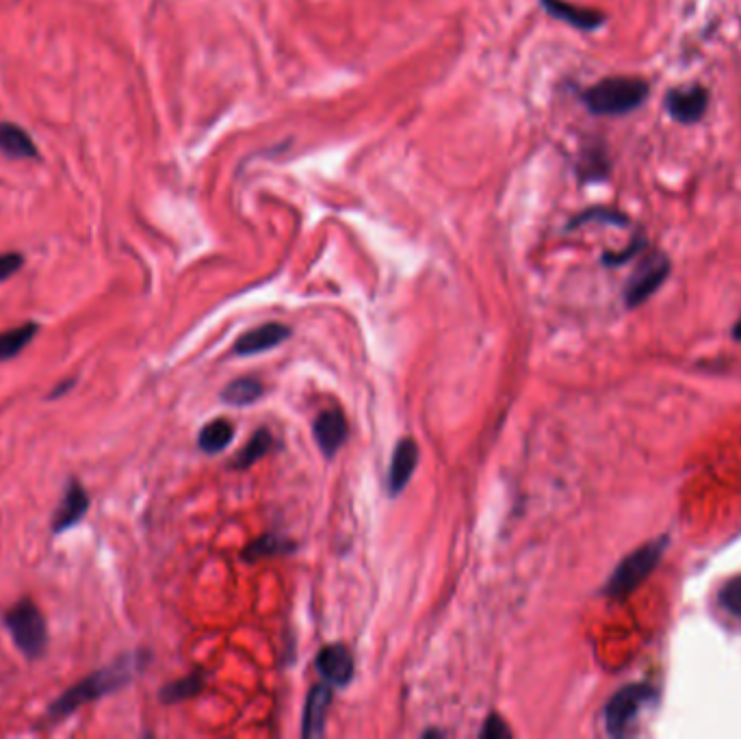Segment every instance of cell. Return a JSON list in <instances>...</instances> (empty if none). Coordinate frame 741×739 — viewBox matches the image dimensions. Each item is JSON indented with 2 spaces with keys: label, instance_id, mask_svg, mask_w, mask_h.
Here are the masks:
<instances>
[{
  "label": "cell",
  "instance_id": "obj_14",
  "mask_svg": "<svg viewBox=\"0 0 741 739\" xmlns=\"http://www.w3.org/2000/svg\"><path fill=\"white\" fill-rule=\"evenodd\" d=\"M0 152L13 161L39 159V148L33 137L16 122H0Z\"/></svg>",
  "mask_w": 741,
  "mask_h": 739
},
{
  "label": "cell",
  "instance_id": "obj_20",
  "mask_svg": "<svg viewBox=\"0 0 741 739\" xmlns=\"http://www.w3.org/2000/svg\"><path fill=\"white\" fill-rule=\"evenodd\" d=\"M271 434L267 430H258L252 438L250 443H247L237 458H234V469H247V466H252L254 462H258L263 456H267V451L271 449Z\"/></svg>",
  "mask_w": 741,
  "mask_h": 739
},
{
  "label": "cell",
  "instance_id": "obj_4",
  "mask_svg": "<svg viewBox=\"0 0 741 739\" xmlns=\"http://www.w3.org/2000/svg\"><path fill=\"white\" fill-rule=\"evenodd\" d=\"M668 538H659L644 544L631 555L624 557V560L618 564L614 570V575L609 577L605 594L609 599H624V596L631 594L640 583L653 573L655 566L659 564L663 551H666Z\"/></svg>",
  "mask_w": 741,
  "mask_h": 739
},
{
  "label": "cell",
  "instance_id": "obj_16",
  "mask_svg": "<svg viewBox=\"0 0 741 739\" xmlns=\"http://www.w3.org/2000/svg\"><path fill=\"white\" fill-rule=\"evenodd\" d=\"M39 334V323L37 321H26L18 328H9L0 332V365L18 358L26 347H29L35 336Z\"/></svg>",
  "mask_w": 741,
  "mask_h": 739
},
{
  "label": "cell",
  "instance_id": "obj_22",
  "mask_svg": "<svg viewBox=\"0 0 741 739\" xmlns=\"http://www.w3.org/2000/svg\"><path fill=\"white\" fill-rule=\"evenodd\" d=\"M581 163H583V167H581L583 178H588V180L590 178H603L607 174V157L601 150L583 154Z\"/></svg>",
  "mask_w": 741,
  "mask_h": 739
},
{
  "label": "cell",
  "instance_id": "obj_1",
  "mask_svg": "<svg viewBox=\"0 0 741 739\" xmlns=\"http://www.w3.org/2000/svg\"><path fill=\"white\" fill-rule=\"evenodd\" d=\"M146 661H148L146 655L135 651V653L117 657L113 664L87 674L85 679L74 683L59 698L52 700L48 711H46L44 722L46 724H57L63 718L72 716V713L81 709L83 705H89L98 698H104V696H109L117 690H122V687H126L130 681L137 677L141 668L146 666Z\"/></svg>",
  "mask_w": 741,
  "mask_h": 739
},
{
  "label": "cell",
  "instance_id": "obj_23",
  "mask_svg": "<svg viewBox=\"0 0 741 739\" xmlns=\"http://www.w3.org/2000/svg\"><path fill=\"white\" fill-rule=\"evenodd\" d=\"M720 601L728 609V612H731L737 618H741V579H733V581L726 583V586L720 592Z\"/></svg>",
  "mask_w": 741,
  "mask_h": 739
},
{
  "label": "cell",
  "instance_id": "obj_12",
  "mask_svg": "<svg viewBox=\"0 0 741 739\" xmlns=\"http://www.w3.org/2000/svg\"><path fill=\"white\" fill-rule=\"evenodd\" d=\"M291 336V330L282 326V323H265V326H258L250 332H245L239 336L237 345H234V354L237 356H254L260 352H267V349L278 347Z\"/></svg>",
  "mask_w": 741,
  "mask_h": 739
},
{
  "label": "cell",
  "instance_id": "obj_9",
  "mask_svg": "<svg viewBox=\"0 0 741 739\" xmlns=\"http://www.w3.org/2000/svg\"><path fill=\"white\" fill-rule=\"evenodd\" d=\"M540 3L546 9V14L559 22L570 24V27H575L579 31H596L601 29L607 20L603 11L568 3V0H540Z\"/></svg>",
  "mask_w": 741,
  "mask_h": 739
},
{
  "label": "cell",
  "instance_id": "obj_17",
  "mask_svg": "<svg viewBox=\"0 0 741 739\" xmlns=\"http://www.w3.org/2000/svg\"><path fill=\"white\" fill-rule=\"evenodd\" d=\"M232 438H234L232 423L226 419H215L202 427V432L198 436V447L204 453H219L232 443Z\"/></svg>",
  "mask_w": 741,
  "mask_h": 739
},
{
  "label": "cell",
  "instance_id": "obj_27",
  "mask_svg": "<svg viewBox=\"0 0 741 739\" xmlns=\"http://www.w3.org/2000/svg\"><path fill=\"white\" fill-rule=\"evenodd\" d=\"M733 334H735V339H739V341H741V319L737 321V326H735V330H733Z\"/></svg>",
  "mask_w": 741,
  "mask_h": 739
},
{
  "label": "cell",
  "instance_id": "obj_26",
  "mask_svg": "<svg viewBox=\"0 0 741 739\" xmlns=\"http://www.w3.org/2000/svg\"><path fill=\"white\" fill-rule=\"evenodd\" d=\"M76 382H78V378H63L59 384H55V386L50 388V393L46 395V399L48 401H57V399H61L65 395H70V391L76 386Z\"/></svg>",
  "mask_w": 741,
  "mask_h": 739
},
{
  "label": "cell",
  "instance_id": "obj_3",
  "mask_svg": "<svg viewBox=\"0 0 741 739\" xmlns=\"http://www.w3.org/2000/svg\"><path fill=\"white\" fill-rule=\"evenodd\" d=\"M3 625L26 659L33 661L44 657L48 651V625L42 609L33 599H20L5 609Z\"/></svg>",
  "mask_w": 741,
  "mask_h": 739
},
{
  "label": "cell",
  "instance_id": "obj_13",
  "mask_svg": "<svg viewBox=\"0 0 741 739\" xmlns=\"http://www.w3.org/2000/svg\"><path fill=\"white\" fill-rule=\"evenodd\" d=\"M347 434V421L341 410H325L315 419V440L328 458L343 447Z\"/></svg>",
  "mask_w": 741,
  "mask_h": 739
},
{
  "label": "cell",
  "instance_id": "obj_24",
  "mask_svg": "<svg viewBox=\"0 0 741 739\" xmlns=\"http://www.w3.org/2000/svg\"><path fill=\"white\" fill-rule=\"evenodd\" d=\"M24 263H26V258L22 252L0 254V284L16 276L18 271L24 267Z\"/></svg>",
  "mask_w": 741,
  "mask_h": 739
},
{
  "label": "cell",
  "instance_id": "obj_18",
  "mask_svg": "<svg viewBox=\"0 0 741 739\" xmlns=\"http://www.w3.org/2000/svg\"><path fill=\"white\" fill-rule=\"evenodd\" d=\"M263 395H265L263 382H258L254 378H239L224 388L221 399L230 406H250Z\"/></svg>",
  "mask_w": 741,
  "mask_h": 739
},
{
  "label": "cell",
  "instance_id": "obj_25",
  "mask_svg": "<svg viewBox=\"0 0 741 739\" xmlns=\"http://www.w3.org/2000/svg\"><path fill=\"white\" fill-rule=\"evenodd\" d=\"M481 737H484V739H507V737H512V731L507 729L499 716H490L484 724V729H481Z\"/></svg>",
  "mask_w": 741,
  "mask_h": 739
},
{
  "label": "cell",
  "instance_id": "obj_19",
  "mask_svg": "<svg viewBox=\"0 0 741 739\" xmlns=\"http://www.w3.org/2000/svg\"><path fill=\"white\" fill-rule=\"evenodd\" d=\"M202 685H204L202 674H191V677H185V679L174 681V683H167L161 690L159 698L163 700L165 705H176V703H180V700H187V698L198 694L202 690Z\"/></svg>",
  "mask_w": 741,
  "mask_h": 739
},
{
  "label": "cell",
  "instance_id": "obj_2",
  "mask_svg": "<svg viewBox=\"0 0 741 739\" xmlns=\"http://www.w3.org/2000/svg\"><path fill=\"white\" fill-rule=\"evenodd\" d=\"M650 87L640 76H607L583 94V102L594 115H627L640 109Z\"/></svg>",
  "mask_w": 741,
  "mask_h": 739
},
{
  "label": "cell",
  "instance_id": "obj_21",
  "mask_svg": "<svg viewBox=\"0 0 741 739\" xmlns=\"http://www.w3.org/2000/svg\"><path fill=\"white\" fill-rule=\"evenodd\" d=\"M286 547H293V544H289L284 538H278V536H263L260 540H256L254 544H250V547H247L245 557H247V560H256V557L291 551Z\"/></svg>",
  "mask_w": 741,
  "mask_h": 739
},
{
  "label": "cell",
  "instance_id": "obj_7",
  "mask_svg": "<svg viewBox=\"0 0 741 739\" xmlns=\"http://www.w3.org/2000/svg\"><path fill=\"white\" fill-rule=\"evenodd\" d=\"M91 508V497L87 488L78 482L76 477H70L68 484L63 488L61 501L55 510V516H52L50 531L52 536H61L65 531H70L78 523L83 521Z\"/></svg>",
  "mask_w": 741,
  "mask_h": 739
},
{
  "label": "cell",
  "instance_id": "obj_10",
  "mask_svg": "<svg viewBox=\"0 0 741 739\" xmlns=\"http://www.w3.org/2000/svg\"><path fill=\"white\" fill-rule=\"evenodd\" d=\"M317 670L330 685L345 687L354 679V657L343 644H330L317 655Z\"/></svg>",
  "mask_w": 741,
  "mask_h": 739
},
{
  "label": "cell",
  "instance_id": "obj_6",
  "mask_svg": "<svg viewBox=\"0 0 741 739\" xmlns=\"http://www.w3.org/2000/svg\"><path fill=\"white\" fill-rule=\"evenodd\" d=\"M653 692L644 685H627L620 692L609 698L605 707V724L611 735H622L629 729V724L635 720L640 709L653 700Z\"/></svg>",
  "mask_w": 741,
  "mask_h": 739
},
{
  "label": "cell",
  "instance_id": "obj_11",
  "mask_svg": "<svg viewBox=\"0 0 741 739\" xmlns=\"http://www.w3.org/2000/svg\"><path fill=\"white\" fill-rule=\"evenodd\" d=\"M416 464H419V447H416L412 438L399 440L393 451V460H390V471H388L390 495L397 497L399 492L408 486L412 473L416 471Z\"/></svg>",
  "mask_w": 741,
  "mask_h": 739
},
{
  "label": "cell",
  "instance_id": "obj_8",
  "mask_svg": "<svg viewBox=\"0 0 741 739\" xmlns=\"http://www.w3.org/2000/svg\"><path fill=\"white\" fill-rule=\"evenodd\" d=\"M709 107V94L705 87H676L666 96V109L679 124H696L705 118Z\"/></svg>",
  "mask_w": 741,
  "mask_h": 739
},
{
  "label": "cell",
  "instance_id": "obj_5",
  "mask_svg": "<svg viewBox=\"0 0 741 739\" xmlns=\"http://www.w3.org/2000/svg\"><path fill=\"white\" fill-rule=\"evenodd\" d=\"M670 274V261L666 254L661 252H653L648 254L644 261L640 263V267L635 269V274L631 276L629 284H627V291H624V300H627V306L629 308H635L644 304L650 295H653L663 280L668 278Z\"/></svg>",
  "mask_w": 741,
  "mask_h": 739
},
{
  "label": "cell",
  "instance_id": "obj_15",
  "mask_svg": "<svg viewBox=\"0 0 741 739\" xmlns=\"http://www.w3.org/2000/svg\"><path fill=\"white\" fill-rule=\"evenodd\" d=\"M332 703V690L328 685H315L306 698V709H304V722H302V735L304 737H321L325 716Z\"/></svg>",
  "mask_w": 741,
  "mask_h": 739
}]
</instances>
